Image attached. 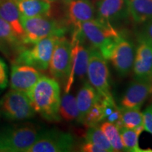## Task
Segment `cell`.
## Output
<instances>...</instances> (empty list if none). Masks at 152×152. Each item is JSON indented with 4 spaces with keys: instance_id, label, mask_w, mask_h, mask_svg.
I'll list each match as a JSON object with an SVG mask.
<instances>
[{
    "instance_id": "32",
    "label": "cell",
    "mask_w": 152,
    "mask_h": 152,
    "mask_svg": "<svg viewBox=\"0 0 152 152\" xmlns=\"http://www.w3.org/2000/svg\"><path fill=\"white\" fill-rule=\"evenodd\" d=\"M61 1H62L64 3H65L66 4H68L69 3L70 1H71V0H61Z\"/></svg>"
},
{
    "instance_id": "11",
    "label": "cell",
    "mask_w": 152,
    "mask_h": 152,
    "mask_svg": "<svg viewBox=\"0 0 152 152\" xmlns=\"http://www.w3.org/2000/svg\"><path fill=\"white\" fill-rule=\"evenodd\" d=\"M135 48L128 39L121 37L115 44L108 59L121 77L128 75L133 68Z\"/></svg>"
},
{
    "instance_id": "16",
    "label": "cell",
    "mask_w": 152,
    "mask_h": 152,
    "mask_svg": "<svg viewBox=\"0 0 152 152\" xmlns=\"http://www.w3.org/2000/svg\"><path fill=\"white\" fill-rule=\"evenodd\" d=\"M95 9L90 0H71L68 4L67 17L75 28L94 18Z\"/></svg>"
},
{
    "instance_id": "2",
    "label": "cell",
    "mask_w": 152,
    "mask_h": 152,
    "mask_svg": "<svg viewBox=\"0 0 152 152\" xmlns=\"http://www.w3.org/2000/svg\"><path fill=\"white\" fill-rule=\"evenodd\" d=\"M85 39L94 48L97 49L108 59L112 49L121 35L109 23L99 18H93L83 23L79 27Z\"/></svg>"
},
{
    "instance_id": "25",
    "label": "cell",
    "mask_w": 152,
    "mask_h": 152,
    "mask_svg": "<svg viewBox=\"0 0 152 152\" xmlns=\"http://www.w3.org/2000/svg\"><path fill=\"white\" fill-rule=\"evenodd\" d=\"M85 138L86 142H90L96 144V145L104 149L106 152L113 151L111 144L107 140L103 131L102 130L100 127L97 126V125L89 128L86 132Z\"/></svg>"
},
{
    "instance_id": "6",
    "label": "cell",
    "mask_w": 152,
    "mask_h": 152,
    "mask_svg": "<svg viewBox=\"0 0 152 152\" xmlns=\"http://www.w3.org/2000/svg\"><path fill=\"white\" fill-rule=\"evenodd\" d=\"M0 111L12 121L30 119L35 114L27 93L15 90L9 91L0 101Z\"/></svg>"
},
{
    "instance_id": "33",
    "label": "cell",
    "mask_w": 152,
    "mask_h": 152,
    "mask_svg": "<svg viewBox=\"0 0 152 152\" xmlns=\"http://www.w3.org/2000/svg\"><path fill=\"white\" fill-rule=\"evenodd\" d=\"M49 1H50V2H52V1H56V0H48Z\"/></svg>"
},
{
    "instance_id": "19",
    "label": "cell",
    "mask_w": 152,
    "mask_h": 152,
    "mask_svg": "<svg viewBox=\"0 0 152 152\" xmlns=\"http://www.w3.org/2000/svg\"><path fill=\"white\" fill-rule=\"evenodd\" d=\"M20 16L36 17L48 16L51 10V2L46 0H14Z\"/></svg>"
},
{
    "instance_id": "9",
    "label": "cell",
    "mask_w": 152,
    "mask_h": 152,
    "mask_svg": "<svg viewBox=\"0 0 152 152\" xmlns=\"http://www.w3.org/2000/svg\"><path fill=\"white\" fill-rule=\"evenodd\" d=\"M71 134L58 130L42 132L40 136L27 152H67L73 148Z\"/></svg>"
},
{
    "instance_id": "22",
    "label": "cell",
    "mask_w": 152,
    "mask_h": 152,
    "mask_svg": "<svg viewBox=\"0 0 152 152\" xmlns=\"http://www.w3.org/2000/svg\"><path fill=\"white\" fill-rule=\"evenodd\" d=\"M121 111V119L124 128L136 130L141 134L143 132V115L139 109H128L120 106Z\"/></svg>"
},
{
    "instance_id": "7",
    "label": "cell",
    "mask_w": 152,
    "mask_h": 152,
    "mask_svg": "<svg viewBox=\"0 0 152 152\" xmlns=\"http://www.w3.org/2000/svg\"><path fill=\"white\" fill-rule=\"evenodd\" d=\"M59 37L53 35L40 39L34 44L33 48L23 51L17 58V63L45 71L49 68L53 51Z\"/></svg>"
},
{
    "instance_id": "31",
    "label": "cell",
    "mask_w": 152,
    "mask_h": 152,
    "mask_svg": "<svg viewBox=\"0 0 152 152\" xmlns=\"http://www.w3.org/2000/svg\"><path fill=\"white\" fill-rule=\"evenodd\" d=\"M80 151L83 152H106L105 150L99 146L92 143V142L86 141L85 143L82 144Z\"/></svg>"
},
{
    "instance_id": "1",
    "label": "cell",
    "mask_w": 152,
    "mask_h": 152,
    "mask_svg": "<svg viewBox=\"0 0 152 152\" xmlns=\"http://www.w3.org/2000/svg\"><path fill=\"white\" fill-rule=\"evenodd\" d=\"M35 112L50 122L61 121V90L56 79L42 76L27 92Z\"/></svg>"
},
{
    "instance_id": "8",
    "label": "cell",
    "mask_w": 152,
    "mask_h": 152,
    "mask_svg": "<svg viewBox=\"0 0 152 152\" xmlns=\"http://www.w3.org/2000/svg\"><path fill=\"white\" fill-rule=\"evenodd\" d=\"M85 37L79 28H75L72 37L71 46V70L66 82V92H69L75 78L83 80L87 75L88 67L90 48L83 45Z\"/></svg>"
},
{
    "instance_id": "30",
    "label": "cell",
    "mask_w": 152,
    "mask_h": 152,
    "mask_svg": "<svg viewBox=\"0 0 152 152\" xmlns=\"http://www.w3.org/2000/svg\"><path fill=\"white\" fill-rule=\"evenodd\" d=\"M7 67L4 61L0 58V88H5L7 85Z\"/></svg>"
},
{
    "instance_id": "14",
    "label": "cell",
    "mask_w": 152,
    "mask_h": 152,
    "mask_svg": "<svg viewBox=\"0 0 152 152\" xmlns=\"http://www.w3.org/2000/svg\"><path fill=\"white\" fill-rule=\"evenodd\" d=\"M96 7L98 18L112 26L130 16L128 0H97Z\"/></svg>"
},
{
    "instance_id": "13",
    "label": "cell",
    "mask_w": 152,
    "mask_h": 152,
    "mask_svg": "<svg viewBox=\"0 0 152 152\" xmlns=\"http://www.w3.org/2000/svg\"><path fill=\"white\" fill-rule=\"evenodd\" d=\"M152 94V81L135 80L126 89L121 101V106L139 109Z\"/></svg>"
},
{
    "instance_id": "34",
    "label": "cell",
    "mask_w": 152,
    "mask_h": 152,
    "mask_svg": "<svg viewBox=\"0 0 152 152\" xmlns=\"http://www.w3.org/2000/svg\"><path fill=\"white\" fill-rule=\"evenodd\" d=\"M46 1H48V0H46Z\"/></svg>"
},
{
    "instance_id": "17",
    "label": "cell",
    "mask_w": 152,
    "mask_h": 152,
    "mask_svg": "<svg viewBox=\"0 0 152 152\" xmlns=\"http://www.w3.org/2000/svg\"><path fill=\"white\" fill-rule=\"evenodd\" d=\"M0 17L10 25L15 35L22 41L24 30L20 22V12L14 0H0Z\"/></svg>"
},
{
    "instance_id": "29",
    "label": "cell",
    "mask_w": 152,
    "mask_h": 152,
    "mask_svg": "<svg viewBox=\"0 0 152 152\" xmlns=\"http://www.w3.org/2000/svg\"><path fill=\"white\" fill-rule=\"evenodd\" d=\"M143 23V26L137 35V38H144L152 41V18Z\"/></svg>"
},
{
    "instance_id": "10",
    "label": "cell",
    "mask_w": 152,
    "mask_h": 152,
    "mask_svg": "<svg viewBox=\"0 0 152 152\" xmlns=\"http://www.w3.org/2000/svg\"><path fill=\"white\" fill-rule=\"evenodd\" d=\"M71 42L64 36L58 38L49 63V72L54 79L67 82L71 70Z\"/></svg>"
},
{
    "instance_id": "28",
    "label": "cell",
    "mask_w": 152,
    "mask_h": 152,
    "mask_svg": "<svg viewBox=\"0 0 152 152\" xmlns=\"http://www.w3.org/2000/svg\"><path fill=\"white\" fill-rule=\"evenodd\" d=\"M144 130L152 134V104L142 112Z\"/></svg>"
},
{
    "instance_id": "15",
    "label": "cell",
    "mask_w": 152,
    "mask_h": 152,
    "mask_svg": "<svg viewBox=\"0 0 152 152\" xmlns=\"http://www.w3.org/2000/svg\"><path fill=\"white\" fill-rule=\"evenodd\" d=\"M41 77L40 73L33 66L15 64L11 69V87L27 93Z\"/></svg>"
},
{
    "instance_id": "27",
    "label": "cell",
    "mask_w": 152,
    "mask_h": 152,
    "mask_svg": "<svg viewBox=\"0 0 152 152\" xmlns=\"http://www.w3.org/2000/svg\"><path fill=\"white\" fill-rule=\"evenodd\" d=\"M0 42L16 45L19 43V38L15 35L8 23L0 17Z\"/></svg>"
},
{
    "instance_id": "21",
    "label": "cell",
    "mask_w": 152,
    "mask_h": 152,
    "mask_svg": "<svg viewBox=\"0 0 152 152\" xmlns=\"http://www.w3.org/2000/svg\"><path fill=\"white\" fill-rule=\"evenodd\" d=\"M61 119L66 122H73L78 121L79 112L76 98L69 92H66L61 98L59 107Z\"/></svg>"
},
{
    "instance_id": "3",
    "label": "cell",
    "mask_w": 152,
    "mask_h": 152,
    "mask_svg": "<svg viewBox=\"0 0 152 152\" xmlns=\"http://www.w3.org/2000/svg\"><path fill=\"white\" fill-rule=\"evenodd\" d=\"M41 132L30 124L0 130V151L27 152Z\"/></svg>"
},
{
    "instance_id": "26",
    "label": "cell",
    "mask_w": 152,
    "mask_h": 152,
    "mask_svg": "<svg viewBox=\"0 0 152 152\" xmlns=\"http://www.w3.org/2000/svg\"><path fill=\"white\" fill-rule=\"evenodd\" d=\"M104 121V106L102 101V96L94 104L85 115L83 123L88 128L96 126L99 123Z\"/></svg>"
},
{
    "instance_id": "5",
    "label": "cell",
    "mask_w": 152,
    "mask_h": 152,
    "mask_svg": "<svg viewBox=\"0 0 152 152\" xmlns=\"http://www.w3.org/2000/svg\"><path fill=\"white\" fill-rule=\"evenodd\" d=\"M87 76L89 83L102 97L111 95L110 86V71L106 58L97 49L90 48Z\"/></svg>"
},
{
    "instance_id": "24",
    "label": "cell",
    "mask_w": 152,
    "mask_h": 152,
    "mask_svg": "<svg viewBox=\"0 0 152 152\" xmlns=\"http://www.w3.org/2000/svg\"><path fill=\"white\" fill-rule=\"evenodd\" d=\"M121 139L125 151L130 152H147L152 150H144L139 145V137L140 134L136 130L122 127L119 129Z\"/></svg>"
},
{
    "instance_id": "18",
    "label": "cell",
    "mask_w": 152,
    "mask_h": 152,
    "mask_svg": "<svg viewBox=\"0 0 152 152\" xmlns=\"http://www.w3.org/2000/svg\"><path fill=\"white\" fill-rule=\"evenodd\" d=\"M79 112L78 122L83 123L86 113L101 98V95L89 83H85L80 89L76 96Z\"/></svg>"
},
{
    "instance_id": "23",
    "label": "cell",
    "mask_w": 152,
    "mask_h": 152,
    "mask_svg": "<svg viewBox=\"0 0 152 152\" xmlns=\"http://www.w3.org/2000/svg\"><path fill=\"white\" fill-rule=\"evenodd\" d=\"M100 128L111 144L113 151H125L119 128L116 125L105 121L101 124Z\"/></svg>"
},
{
    "instance_id": "12",
    "label": "cell",
    "mask_w": 152,
    "mask_h": 152,
    "mask_svg": "<svg viewBox=\"0 0 152 152\" xmlns=\"http://www.w3.org/2000/svg\"><path fill=\"white\" fill-rule=\"evenodd\" d=\"M133 72L135 80L152 81V41L137 38Z\"/></svg>"
},
{
    "instance_id": "20",
    "label": "cell",
    "mask_w": 152,
    "mask_h": 152,
    "mask_svg": "<svg viewBox=\"0 0 152 152\" xmlns=\"http://www.w3.org/2000/svg\"><path fill=\"white\" fill-rule=\"evenodd\" d=\"M128 9L136 23H143L152 18V0H128Z\"/></svg>"
},
{
    "instance_id": "4",
    "label": "cell",
    "mask_w": 152,
    "mask_h": 152,
    "mask_svg": "<svg viewBox=\"0 0 152 152\" xmlns=\"http://www.w3.org/2000/svg\"><path fill=\"white\" fill-rule=\"evenodd\" d=\"M20 22L24 30L22 42L25 44H35L49 36L61 37L66 30L56 20L47 18V16L30 18L20 16Z\"/></svg>"
}]
</instances>
